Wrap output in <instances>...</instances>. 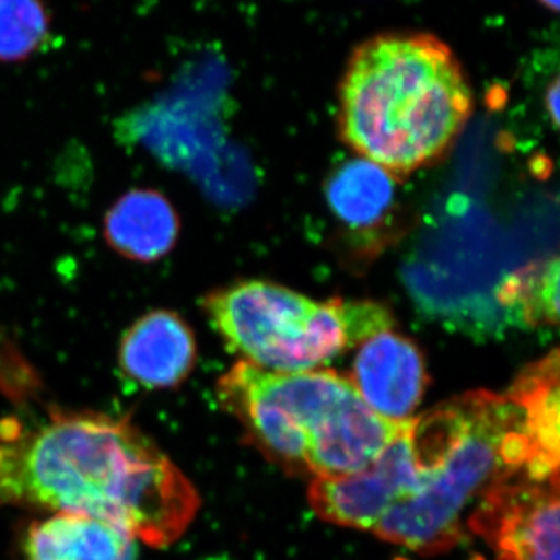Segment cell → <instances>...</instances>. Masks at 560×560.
I'll use <instances>...</instances> for the list:
<instances>
[{"label":"cell","instance_id":"6","mask_svg":"<svg viewBox=\"0 0 560 560\" xmlns=\"http://www.w3.org/2000/svg\"><path fill=\"white\" fill-rule=\"evenodd\" d=\"M497 560H559V477L525 471L493 485L467 518Z\"/></svg>","mask_w":560,"mask_h":560},{"label":"cell","instance_id":"3","mask_svg":"<svg viewBox=\"0 0 560 560\" xmlns=\"http://www.w3.org/2000/svg\"><path fill=\"white\" fill-rule=\"evenodd\" d=\"M408 436L418 488L371 534L419 555L456 547L482 495L528 469L521 416L506 396L490 390H471L412 418Z\"/></svg>","mask_w":560,"mask_h":560},{"label":"cell","instance_id":"15","mask_svg":"<svg viewBox=\"0 0 560 560\" xmlns=\"http://www.w3.org/2000/svg\"><path fill=\"white\" fill-rule=\"evenodd\" d=\"M51 36V13L44 0H0V62H22Z\"/></svg>","mask_w":560,"mask_h":560},{"label":"cell","instance_id":"5","mask_svg":"<svg viewBox=\"0 0 560 560\" xmlns=\"http://www.w3.org/2000/svg\"><path fill=\"white\" fill-rule=\"evenodd\" d=\"M201 311L226 348L261 370H319L327 361L394 327L372 301H315L267 280L209 291Z\"/></svg>","mask_w":560,"mask_h":560},{"label":"cell","instance_id":"1","mask_svg":"<svg viewBox=\"0 0 560 560\" xmlns=\"http://www.w3.org/2000/svg\"><path fill=\"white\" fill-rule=\"evenodd\" d=\"M200 504L194 482L127 418L50 410L0 420V508L84 515L165 548Z\"/></svg>","mask_w":560,"mask_h":560},{"label":"cell","instance_id":"10","mask_svg":"<svg viewBox=\"0 0 560 560\" xmlns=\"http://www.w3.org/2000/svg\"><path fill=\"white\" fill-rule=\"evenodd\" d=\"M559 350L528 364L508 394L521 416L528 447L526 474L539 480L559 477Z\"/></svg>","mask_w":560,"mask_h":560},{"label":"cell","instance_id":"7","mask_svg":"<svg viewBox=\"0 0 560 560\" xmlns=\"http://www.w3.org/2000/svg\"><path fill=\"white\" fill-rule=\"evenodd\" d=\"M410 420L366 469L312 481L308 503L320 521L372 533L390 508L410 499L418 488V467L408 436Z\"/></svg>","mask_w":560,"mask_h":560},{"label":"cell","instance_id":"2","mask_svg":"<svg viewBox=\"0 0 560 560\" xmlns=\"http://www.w3.org/2000/svg\"><path fill=\"white\" fill-rule=\"evenodd\" d=\"M342 139L394 178L440 160L466 127L469 80L430 33H383L350 55L340 84Z\"/></svg>","mask_w":560,"mask_h":560},{"label":"cell","instance_id":"12","mask_svg":"<svg viewBox=\"0 0 560 560\" xmlns=\"http://www.w3.org/2000/svg\"><path fill=\"white\" fill-rule=\"evenodd\" d=\"M138 540L97 518L51 514L33 522L25 536V560H136Z\"/></svg>","mask_w":560,"mask_h":560},{"label":"cell","instance_id":"4","mask_svg":"<svg viewBox=\"0 0 560 560\" xmlns=\"http://www.w3.org/2000/svg\"><path fill=\"white\" fill-rule=\"evenodd\" d=\"M217 397L261 455L313 480L366 469L408 423L382 418L348 377L323 368L276 372L241 360L221 375Z\"/></svg>","mask_w":560,"mask_h":560},{"label":"cell","instance_id":"11","mask_svg":"<svg viewBox=\"0 0 560 560\" xmlns=\"http://www.w3.org/2000/svg\"><path fill=\"white\" fill-rule=\"evenodd\" d=\"M179 234L178 210L156 189L128 190L103 219V237L109 248L139 264H154L167 257Z\"/></svg>","mask_w":560,"mask_h":560},{"label":"cell","instance_id":"16","mask_svg":"<svg viewBox=\"0 0 560 560\" xmlns=\"http://www.w3.org/2000/svg\"><path fill=\"white\" fill-rule=\"evenodd\" d=\"M559 80L552 81L550 90L547 92V110L550 113L552 125H559Z\"/></svg>","mask_w":560,"mask_h":560},{"label":"cell","instance_id":"8","mask_svg":"<svg viewBox=\"0 0 560 560\" xmlns=\"http://www.w3.org/2000/svg\"><path fill=\"white\" fill-rule=\"evenodd\" d=\"M348 378L372 411L394 422L412 419L429 386L418 345L393 329L361 342Z\"/></svg>","mask_w":560,"mask_h":560},{"label":"cell","instance_id":"14","mask_svg":"<svg viewBox=\"0 0 560 560\" xmlns=\"http://www.w3.org/2000/svg\"><path fill=\"white\" fill-rule=\"evenodd\" d=\"M497 296L525 326H556L559 323L558 257L512 272L501 282Z\"/></svg>","mask_w":560,"mask_h":560},{"label":"cell","instance_id":"13","mask_svg":"<svg viewBox=\"0 0 560 560\" xmlns=\"http://www.w3.org/2000/svg\"><path fill=\"white\" fill-rule=\"evenodd\" d=\"M394 176L374 162L348 161L330 176L327 202L335 215L352 228L378 223L394 201Z\"/></svg>","mask_w":560,"mask_h":560},{"label":"cell","instance_id":"17","mask_svg":"<svg viewBox=\"0 0 560 560\" xmlns=\"http://www.w3.org/2000/svg\"><path fill=\"white\" fill-rule=\"evenodd\" d=\"M540 5H544L545 9L551 10L552 13H558L559 11V0H537Z\"/></svg>","mask_w":560,"mask_h":560},{"label":"cell","instance_id":"9","mask_svg":"<svg viewBox=\"0 0 560 560\" xmlns=\"http://www.w3.org/2000/svg\"><path fill=\"white\" fill-rule=\"evenodd\" d=\"M117 357L125 377L140 388H178L197 364V338L178 312L156 308L124 331Z\"/></svg>","mask_w":560,"mask_h":560}]
</instances>
